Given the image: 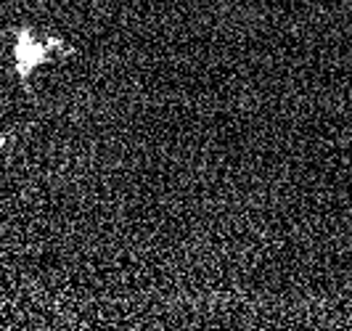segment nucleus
<instances>
[{
    "label": "nucleus",
    "mask_w": 352,
    "mask_h": 331,
    "mask_svg": "<svg viewBox=\"0 0 352 331\" xmlns=\"http://www.w3.org/2000/svg\"><path fill=\"white\" fill-rule=\"evenodd\" d=\"M16 61H19V74H21V77H27L40 61H45V48H43V45H35L27 30L19 32Z\"/></svg>",
    "instance_id": "nucleus-1"
}]
</instances>
